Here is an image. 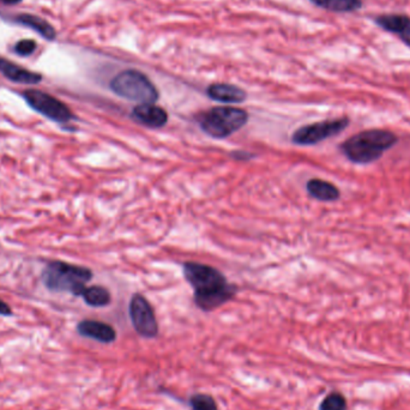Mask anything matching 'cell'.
<instances>
[{"label": "cell", "instance_id": "obj_4", "mask_svg": "<svg viewBox=\"0 0 410 410\" xmlns=\"http://www.w3.org/2000/svg\"><path fill=\"white\" fill-rule=\"evenodd\" d=\"M249 121V113L237 107H215L198 117L201 130L213 138H227Z\"/></svg>", "mask_w": 410, "mask_h": 410}, {"label": "cell", "instance_id": "obj_16", "mask_svg": "<svg viewBox=\"0 0 410 410\" xmlns=\"http://www.w3.org/2000/svg\"><path fill=\"white\" fill-rule=\"evenodd\" d=\"M81 296L91 308H105L111 303V293L101 286L86 287Z\"/></svg>", "mask_w": 410, "mask_h": 410}, {"label": "cell", "instance_id": "obj_12", "mask_svg": "<svg viewBox=\"0 0 410 410\" xmlns=\"http://www.w3.org/2000/svg\"><path fill=\"white\" fill-rule=\"evenodd\" d=\"M206 94L210 99L223 103H240L246 100L247 95L242 88L226 84V83H215L206 89Z\"/></svg>", "mask_w": 410, "mask_h": 410}, {"label": "cell", "instance_id": "obj_18", "mask_svg": "<svg viewBox=\"0 0 410 410\" xmlns=\"http://www.w3.org/2000/svg\"><path fill=\"white\" fill-rule=\"evenodd\" d=\"M348 402L347 398L338 391H331L325 396L324 399L320 402L319 410H347Z\"/></svg>", "mask_w": 410, "mask_h": 410}, {"label": "cell", "instance_id": "obj_8", "mask_svg": "<svg viewBox=\"0 0 410 410\" xmlns=\"http://www.w3.org/2000/svg\"><path fill=\"white\" fill-rule=\"evenodd\" d=\"M130 318L135 333L143 338H155L159 335V324L155 312L148 300L140 294H135L130 301Z\"/></svg>", "mask_w": 410, "mask_h": 410}, {"label": "cell", "instance_id": "obj_3", "mask_svg": "<svg viewBox=\"0 0 410 410\" xmlns=\"http://www.w3.org/2000/svg\"><path fill=\"white\" fill-rule=\"evenodd\" d=\"M42 282L52 291H69L74 296H82L86 283L93 279V271L70 263L51 262L42 271Z\"/></svg>", "mask_w": 410, "mask_h": 410}, {"label": "cell", "instance_id": "obj_23", "mask_svg": "<svg viewBox=\"0 0 410 410\" xmlns=\"http://www.w3.org/2000/svg\"><path fill=\"white\" fill-rule=\"evenodd\" d=\"M5 4H16V3H20L21 0H1Z\"/></svg>", "mask_w": 410, "mask_h": 410}, {"label": "cell", "instance_id": "obj_21", "mask_svg": "<svg viewBox=\"0 0 410 410\" xmlns=\"http://www.w3.org/2000/svg\"><path fill=\"white\" fill-rule=\"evenodd\" d=\"M13 315V310L3 300H0V316L8 317Z\"/></svg>", "mask_w": 410, "mask_h": 410}, {"label": "cell", "instance_id": "obj_19", "mask_svg": "<svg viewBox=\"0 0 410 410\" xmlns=\"http://www.w3.org/2000/svg\"><path fill=\"white\" fill-rule=\"evenodd\" d=\"M191 410H218V403L208 394H194L190 397Z\"/></svg>", "mask_w": 410, "mask_h": 410}, {"label": "cell", "instance_id": "obj_11", "mask_svg": "<svg viewBox=\"0 0 410 410\" xmlns=\"http://www.w3.org/2000/svg\"><path fill=\"white\" fill-rule=\"evenodd\" d=\"M77 333L82 337L111 345L117 340V331L112 325L99 320L86 319L78 323Z\"/></svg>", "mask_w": 410, "mask_h": 410}, {"label": "cell", "instance_id": "obj_13", "mask_svg": "<svg viewBox=\"0 0 410 410\" xmlns=\"http://www.w3.org/2000/svg\"><path fill=\"white\" fill-rule=\"evenodd\" d=\"M0 72L10 81L21 84H37L41 81V74L25 70L21 66L8 62L5 59H0Z\"/></svg>", "mask_w": 410, "mask_h": 410}, {"label": "cell", "instance_id": "obj_17", "mask_svg": "<svg viewBox=\"0 0 410 410\" xmlns=\"http://www.w3.org/2000/svg\"><path fill=\"white\" fill-rule=\"evenodd\" d=\"M17 21L20 22L21 25H25V27L34 29L35 32H37L45 39L52 40L55 37V32L52 28V25L48 22L44 21L40 17L32 16V15H22V16L17 18Z\"/></svg>", "mask_w": 410, "mask_h": 410}, {"label": "cell", "instance_id": "obj_20", "mask_svg": "<svg viewBox=\"0 0 410 410\" xmlns=\"http://www.w3.org/2000/svg\"><path fill=\"white\" fill-rule=\"evenodd\" d=\"M37 48V44L33 40H22L16 45V53L20 55H30Z\"/></svg>", "mask_w": 410, "mask_h": 410}, {"label": "cell", "instance_id": "obj_7", "mask_svg": "<svg viewBox=\"0 0 410 410\" xmlns=\"http://www.w3.org/2000/svg\"><path fill=\"white\" fill-rule=\"evenodd\" d=\"M23 98L34 111H37V113H40L52 121L66 124L74 119V113L65 103L47 93L32 89V91H25L23 93Z\"/></svg>", "mask_w": 410, "mask_h": 410}, {"label": "cell", "instance_id": "obj_10", "mask_svg": "<svg viewBox=\"0 0 410 410\" xmlns=\"http://www.w3.org/2000/svg\"><path fill=\"white\" fill-rule=\"evenodd\" d=\"M132 118L150 128H164L168 121V114L155 103H140L132 111Z\"/></svg>", "mask_w": 410, "mask_h": 410}, {"label": "cell", "instance_id": "obj_1", "mask_svg": "<svg viewBox=\"0 0 410 410\" xmlns=\"http://www.w3.org/2000/svg\"><path fill=\"white\" fill-rule=\"evenodd\" d=\"M184 277L194 291V303L201 311L211 312L221 308L237 294V287L227 282V279L215 267L185 263Z\"/></svg>", "mask_w": 410, "mask_h": 410}, {"label": "cell", "instance_id": "obj_14", "mask_svg": "<svg viewBox=\"0 0 410 410\" xmlns=\"http://www.w3.org/2000/svg\"><path fill=\"white\" fill-rule=\"evenodd\" d=\"M306 189L311 197L320 201H335L340 198V190L337 186L322 180V179H311L306 185Z\"/></svg>", "mask_w": 410, "mask_h": 410}, {"label": "cell", "instance_id": "obj_9", "mask_svg": "<svg viewBox=\"0 0 410 410\" xmlns=\"http://www.w3.org/2000/svg\"><path fill=\"white\" fill-rule=\"evenodd\" d=\"M373 22L386 33L397 37L410 48V16L406 13H382L374 17Z\"/></svg>", "mask_w": 410, "mask_h": 410}, {"label": "cell", "instance_id": "obj_6", "mask_svg": "<svg viewBox=\"0 0 410 410\" xmlns=\"http://www.w3.org/2000/svg\"><path fill=\"white\" fill-rule=\"evenodd\" d=\"M350 120L348 117H342L337 119L322 120L317 123L310 124L306 126L298 128L293 135L291 140L296 145H316L320 142L333 138L335 135H340L348 128Z\"/></svg>", "mask_w": 410, "mask_h": 410}, {"label": "cell", "instance_id": "obj_5", "mask_svg": "<svg viewBox=\"0 0 410 410\" xmlns=\"http://www.w3.org/2000/svg\"><path fill=\"white\" fill-rule=\"evenodd\" d=\"M113 93L124 99L140 103H155L159 91L145 74L137 70H125L111 81Z\"/></svg>", "mask_w": 410, "mask_h": 410}, {"label": "cell", "instance_id": "obj_2", "mask_svg": "<svg viewBox=\"0 0 410 410\" xmlns=\"http://www.w3.org/2000/svg\"><path fill=\"white\" fill-rule=\"evenodd\" d=\"M398 135L389 130L369 128L349 137L340 143V150L355 164H373L398 143Z\"/></svg>", "mask_w": 410, "mask_h": 410}, {"label": "cell", "instance_id": "obj_15", "mask_svg": "<svg viewBox=\"0 0 410 410\" xmlns=\"http://www.w3.org/2000/svg\"><path fill=\"white\" fill-rule=\"evenodd\" d=\"M312 4L331 13H357L364 6V0H310Z\"/></svg>", "mask_w": 410, "mask_h": 410}, {"label": "cell", "instance_id": "obj_22", "mask_svg": "<svg viewBox=\"0 0 410 410\" xmlns=\"http://www.w3.org/2000/svg\"><path fill=\"white\" fill-rule=\"evenodd\" d=\"M232 156L237 160H246L249 157H252L251 154H246L245 152H234Z\"/></svg>", "mask_w": 410, "mask_h": 410}]
</instances>
